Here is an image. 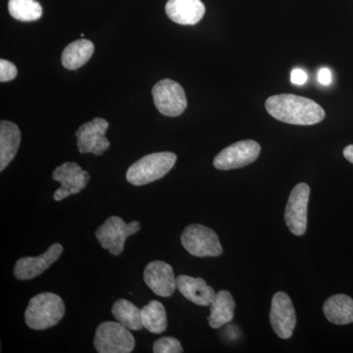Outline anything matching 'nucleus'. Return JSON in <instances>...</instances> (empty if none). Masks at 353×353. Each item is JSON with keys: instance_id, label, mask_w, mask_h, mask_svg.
<instances>
[{"instance_id": "nucleus-1", "label": "nucleus", "mask_w": 353, "mask_h": 353, "mask_svg": "<svg viewBox=\"0 0 353 353\" xmlns=\"http://www.w3.org/2000/svg\"><path fill=\"white\" fill-rule=\"evenodd\" d=\"M265 108L272 117L288 124L309 126L325 118L324 109L317 102L299 95H273L267 99Z\"/></svg>"}, {"instance_id": "nucleus-2", "label": "nucleus", "mask_w": 353, "mask_h": 353, "mask_svg": "<svg viewBox=\"0 0 353 353\" xmlns=\"http://www.w3.org/2000/svg\"><path fill=\"white\" fill-rule=\"evenodd\" d=\"M65 314V305L61 297L52 292H43L32 297L25 312L28 327L43 331L55 326Z\"/></svg>"}, {"instance_id": "nucleus-3", "label": "nucleus", "mask_w": 353, "mask_h": 353, "mask_svg": "<svg viewBox=\"0 0 353 353\" xmlns=\"http://www.w3.org/2000/svg\"><path fill=\"white\" fill-rule=\"evenodd\" d=\"M176 155L173 152H157L145 155L127 171V181L134 185H143L163 178L173 168Z\"/></svg>"}, {"instance_id": "nucleus-4", "label": "nucleus", "mask_w": 353, "mask_h": 353, "mask_svg": "<svg viewBox=\"0 0 353 353\" xmlns=\"http://www.w3.org/2000/svg\"><path fill=\"white\" fill-rule=\"evenodd\" d=\"M136 345L130 330L119 322H104L97 327L94 347L99 353H129Z\"/></svg>"}, {"instance_id": "nucleus-5", "label": "nucleus", "mask_w": 353, "mask_h": 353, "mask_svg": "<svg viewBox=\"0 0 353 353\" xmlns=\"http://www.w3.org/2000/svg\"><path fill=\"white\" fill-rule=\"evenodd\" d=\"M141 223L138 221L126 223L118 216H112L95 232L97 240L104 250L112 255H120L124 250L125 241L132 234L138 233Z\"/></svg>"}, {"instance_id": "nucleus-6", "label": "nucleus", "mask_w": 353, "mask_h": 353, "mask_svg": "<svg viewBox=\"0 0 353 353\" xmlns=\"http://www.w3.org/2000/svg\"><path fill=\"white\" fill-rule=\"evenodd\" d=\"M181 241L185 250L194 256L216 257L223 253L217 234L203 225L192 224L185 228Z\"/></svg>"}, {"instance_id": "nucleus-7", "label": "nucleus", "mask_w": 353, "mask_h": 353, "mask_svg": "<svg viewBox=\"0 0 353 353\" xmlns=\"http://www.w3.org/2000/svg\"><path fill=\"white\" fill-rule=\"evenodd\" d=\"M153 101L162 115L176 117L187 108L185 90L180 83L170 79L160 81L152 88Z\"/></svg>"}, {"instance_id": "nucleus-8", "label": "nucleus", "mask_w": 353, "mask_h": 353, "mask_svg": "<svg viewBox=\"0 0 353 353\" xmlns=\"http://www.w3.org/2000/svg\"><path fill=\"white\" fill-rule=\"evenodd\" d=\"M261 146L252 139L238 141L223 150L214 158L213 165L218 170H232L252 164L259 158Z\"/></svg>"}, {"instance_id": "nucleus-9", "label": "nucleus", "mask_w": 353, "mask_h": 353, "mask_svg": "<svg viewBox=\"0 0 353 353\" xmlns=\"http://www.w3.org/2000/svg\"><path fill=\"white\" fill-rule=\"evenodd\" d=\"M310 188L307 183L296 185L290 192L285 208V224L296 236H303L307 228V208Z\"/></svg>"}, {"instance_id": "nucleus-10", "label": "nucleus", "mask_w": 353, "mask_h": 353, "mask_svg": "<svg viewBox=\"0 0 353 353\" xmlns=\"http://www.w3.org/2000/svg\"><path fill=\"white\" fill-rule=\"evenodd\" d=\"M109 124L102 118H95L90 122L85 123L76 132L77 145L81 153H94L103 154L110 146V143L105 137Z\"/></svg>"}, {"instance_id": "nucleus-11", "label": "nucleus", "mask_w": 353, "mask_h": 353, "mask_svg": "<svg viewBox=\"0 0 353 353\" xmlns=\"http://www.w3.org/2000/svg\"><path fill=\"white\" fill-rule=\"evenodd\" d=\"M52 179L61 183L60 189L55 190L53 199L61 201L72 194L82 192L87 187L90 176L75 162H66L53 171Z\"/></svg>"}, {"instance_id": "nucleus-12", "label": "nucleus", "mask_w": 353, "mask_h": 353, "mask_svg": "<svg viewBox=\"0 0 353 353\" xmlns=\"http://www.w3.org/2000/svg\"><path fill=\"white\" fill-rule=\"evenodd\" d=\"M270 322L279 338L290 339L296 325V310L292 299L287 294L279 292L272 299Z\"/></svg>"}, {"instance_id": "nucleus-13", "label": "nucleus", "mask_w": 353, "mask_h": 353, "mask_svg": "<svg viewBox=\"0 0 353 353\" xmlns=\"http://www.w3.org/2000/svg\"><path fill=\"white\" fill-rule=\"evenodd\" d=\"M63 246L54 243L43 254L37 257H23L16 262L14 276L21 281L31 280L43 274L61 256Z\"/></svg>"}, {"instance_id": "nucleus-14", "label": "nucleus", "mask_w": 353, "mask_h": 353, "mask_svg": "<svg viewBox=\"0 0 353 353\" xmlns=\"http://www.w3.org/2000/svg\"><path fill=\"white\" fill-rule=\"evenodd\" d=\"M143 280L150 289L159 296L168 297L176 288V278L171 265L164 261H152L145 267Z\"/></svg>"}, {"instance_id": "nucleus-15", "label": "nucleus", "mask_w": 353, "mask_h": 353, "mask_svg": "<svg viewBox=\"0 0 353 353\" xmlns=\"http://www.w3.org/2000/svg\"><path fill=\"white\" fill-rule=\"evenodd\" d=\"M167 16L179 25H196L203 18L205 6L201 0H169Z\"/></svg>"}, {"instance_id": "nucleus-16", "label": "nucleus", "mask_w": 353, "mask_h": 353, "mask_svg": "<svg viewBox=\"0 0 353 353\" xmlns=\"http://www.w3.org/2000/svg\"><path fill=\"white\" fill-rule=\"evenodd\" d=\"M176 289L185 299L197 305L208 306L216 296L215 290L201 278L181 275L176 278Z\"/></svg>"}, {"instance_id": "nucleus-17", "label": "nucleus", "mask_w": 353, "mask_h": 353, "mask_svg": "<svg viewBox=\"0 0 353 353\" xmlns=\"http://www.w3.org/2000/svg\"><path fill=\"white\" fill-rule=\"evenodd\" d=\"M21 132L17 125L9 121L0 123V171L10 164L20 146Z\"/></svg>"}, {"instance_id": "nucleus-18", "label": "nucleus", "mask_w": 353, "mask_h": 353, "mask_svg": "<svg viewBox=\"0 0 353 353\" xmlns=\"http://www.w3.org/2000/svg\"><path fill=\"white\" fill-rule=\"evenodd\" d=\"M234 305L236 304L231 292L228 290L218 292L210 304L209 325L213 329H218L231 322L234 318Z\"/></svg>"}, {"instance_id": "nucleus-19", "label": "nucleus", "mask_w": 353, "mask_h": 353, "mask_svg": "<svg viewBox=\"0 0 353 353\" xmlns=\"http://www.w3.org/2000/svg\"><path fill=\"white\" fill-rule=\"evenodd\" d=\"M323 311L330 322L336 325L353 323V299L345 294H334L327 299Z\"/></svg>"}, {"instance_id": "nucleus-20", "label": "nucleus", "mask_w": 353, "mask_h": 353, "mask_svg": "<svg viewBox=\"0 0 353 353\" xmlns=\"http://www.w3.org/2000/svg\"><path fill=\"white\" fill-rule=\"evenodd\" d=\"M94 43L88 39H78L65 48L61 62L65 68L76 70L83 66L94 54Z\"/></svg>"}, {"instance_id": "nucleus-21", "label": "nucleus", "mask_w": 353, "mask_h": 353, "mask_svg": "<svg viewBox=\"0 0 353 353\" xmlns=\"http://www.w3.org/2000/svg\"><path fill=\"white\" fill-rule=\"evenodd\" d=\"M112 314L117 322L130 331H139L143 328L141 309L127 299H118L113 304Z\"/></svg>"}, {"instance_id": "nucleus-22", "label": "nucleus", "mask_w": 353, "mask_h": 353, "mask_svg": "<svg viewBox=\"0 0 353 353\" xmlns=\"http://www.w3.org/2000/svg\"><path fill=\"white\" fill-rule=\"evenodd\" d=\"M143 328L152 334L163 333L167 329V315L163 304L157 301H150L141 308Z\"/></svg>"}, {"instance_id": "nucleus-23", "label": "nucleus", "mask_w": 353, "mask_h": 353, "mask_svg": "<svg viewBox=\"0 0 353 353\" xmlns=\"http://www.w3.org/2000/svg\"><path fill=\"white\" fill-rule=\"evenodd\" d=\"M8 10L14 19L22 22L39 20L43 15V7L37 0H9Z\"/></svg>"}, {"instance_id": "nucleus-24", "label": "nucleus", "mask_w": 353, "mask_h": 353, "mask_svg": "<svg viewBox=\"0 0 353 353\" xmlns=\"http://www.w3.org/2000/svg\"><path fill=\"white\" fill-rule=\"evenodd\" d=\"M183 352L180 341L172 336H164V338L159 339L153 345V352L154 353H181Z\"/></svg>"}, {"instance_id": "nucleus-25", "label": "nucleus", "mask_w": 353, "mask_h": 353, "mask_svg": "<svg viewBox=\"0 0 353 353\" xmlns=\"http://www.w3.org/2000/svg\"><path fill=\"white\" fill-rule=\"evenodd\" d=\"M18 71L15 65L8 60H0V82H9L17 76Z\"/></svg>"}, {"instance_id": "nucleus-26", "label": "nucleus", "mask_w": 353, "mask_h": 353, "mask_svg": "<svg viewBox=\"0 0 353 353\" xmlns=\"http://www.w3.org/2000/svg\"><path fill=\"white\" fill-rule=\"evenodd\" d=\"M290 81L292 83L297 85H304L307 81V74L301 69L292 70L290 75Z\"/></svg>"}, {"instance_id": "nucleus-27", "label": "nucleus", "mask_w": 353, "mask_h": 353, "mask_svg": "<svg viewBox=\"0 0 353 353\" xmlns=\"http://www.w3.org/2000/svg\"><path fill=\"white\" fill-rule=\"evenodd\" d=\"M318 81L323 85H329L332 82V73L328 68H321L318 72Z\"/></svg>"}, {"instance_id": "nucleus-28", "label": "nucleus", "mask_w": 353, "mask_h": 353, "mask_svg": "<svg viewBox=\"0 0 353 353\" xmlns=\"http://www.w3.org/2000/svg\"><path fill=\"white\" fill-rule=\"evenodd\" d=\"M343 157L347 161L353 164V145H347V148L343 150Z\"/></svg>"}]
</instances>
